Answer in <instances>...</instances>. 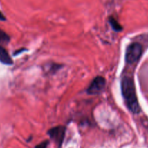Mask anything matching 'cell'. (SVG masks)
<instances>
[{"mask_svg": "<svg viewBox=\"0 0 148 148\" xmlns=\"http://www.w3.org/2000/svg\"><path fill=\"white\" fill-rule=\"evenodd\" d=\"M48 144H49V141H44L43 143H40L39 145H38L36 146V148H46L47 147Z\"/></svg>", "mask_w": 148, "mask_h": 148, "instance_id": "obj_8", "label": "cell"}, {"mask_svg": "<svg viewBox=\"0 0 148 148\" xmlns=\"http://www.w3.org/2000/svg\"><path fill=\"white\" fill-rule=\"evenodd\" d=\"M0 62L6 65H12L13 61L6 49L1 46H0Z\"/></svg>", "mask_w": 148, "mask_h": 148, "instance_id": "obj_5", "label": "cell"}, {"mask_svg": "<svg viewBox=\"0 0 148 148\" xmlns=\"http://www.w3.org/2000/svg\"><path fill=\"white\" fill-rule=\"evenodd\" d=\"M0 41L2 43H7L10 41V37L8 35L0 29Z\"/></svg>", "mask_w": 148, "mask_h": 148, "instance_id": "obj_7", "label": "cell"}, {"mask_svg": "<svg viewBox=\"0 0 148 148\" xmlns=\"http://www.w3.org/2000/svg\"><path fill=\"white\" fill-rule=\"evenodd\" d=\"M106 85V80L101 76L96 77L91 82L86 90L87 93L89 95H97L102 92Z\"/></svg>", "mask_w": 148, "mask_h": 148, "instance_id": "obj_3", "label": "cell"}, {"mask_svg": "<svg viewBox=\"0 0 148 148\" xmlns=\"http://www.w3.org/2000/svg\"><path fill=\"white\" fill-rule=\"evenodd\" d=\"M121 93L126 106L133 114L140 112V106L137 100L133 80L130 77H124L121 80Z\"/></svg>", "mask_w": 148, "mask_h": 148, "instance_id": "obj_1", "label": "cell"}, {"mask_svg": "<svg viewBox=\"0 0 148 148\" xmlns=\"http://www.w3.org/2000/svg\"><path fill=\"white\" fill-rule=\"evenodd\" d=\"M109 23H110V26L112 27L113 30H115V32H120L123 30V27L121 26V25L119 24L118 22L114 17H109Z\"/></svg>", "mask_w": 148, "mask_h": 148, "instance_id": "obj_6", "label": "cell"}, {"mask_svg": "<svg viewBox=\"0 0 148 148\" xmlns=\"http://www.w3.org/2000/svg\"><path fill=\"white\" fill-rule=\"evenodd\" d=\"M6 18L4 16V14H2V13L0 12V20H2V21H4V20H5Z\"/></svg>", "mask_w": 148, "mask_h": 148, "instance_id": "obj_9", "label": "cell"}, {"mask_svg": "<svg viewBox=\"0 0 148 148\" xmlns=\"http://www.w3.org/2000/svg\"><path fill=\"white\" fill-rule=\"evenodd\" d=\"M142 46L139 43H132L126 49V61L128 64H134L140 59Z\"/></svg>", "mask_w": 148, "mask_h": 148, "instance_id": "obj_2", "label": "cell"}, {"mask_svg": "<svg viewBox=\"0 0 148 148\" xmlns=\"http://www.w3.org/2000/svg\"><path fill=\"white\" fill-rule=\"evenodd\" d=\"M65 131H66V128L64 126H57V127L50 129L48 131V134L50 138L55 142V144L59 147L63 143Z\"/></svg>", "mask_w": 148, "mask_h": 148, "instance_id": "obj_4", "label": "cell"}]
</instances>
